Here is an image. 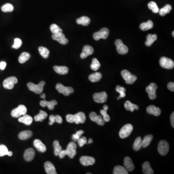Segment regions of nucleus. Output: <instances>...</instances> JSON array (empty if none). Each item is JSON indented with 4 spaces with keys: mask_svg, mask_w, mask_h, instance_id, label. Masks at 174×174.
<instances>
[{
    "mask_svg": "<svg viewBox=\"0 0 174 174\" xmlns=\"http://www.w3.org/2000/svg\"><path fill=\"white\" fill-rule=\"evenodd\" d=\"M80 162L84 166H92L95 162L94 157L87 156H84L80 158Z\"/></svg>",
    "mask_w": 174,
    "mask_h": 174,
    "instance_id": "obj_16",
    "label": "nucleus"
},
{
    "mask_svg": "<svg viewBox=\"0 0 174 174\" xmlns=\"http://www.w3.org/2000/svg\"><path fill=\"white\" fill-rule=\"evenodd\" d=\"M92 142H93V140H92V139L89 138V141H88V144H91V143H92Z\"/></svg>",
    "mask_w": 174,
    "mask_h": 174,
    "instance_id": "obj_60",
    "label": "nucleus"
},
{
    "mask_svg": "<svg viewBox=\"0 0 174 174\" xmlns=\"http://www.w3.org/2000/svg\"><path fill=\"white\" fill-rule=\"evenodd\" d=\"M153 23L152 20H149L147 22L142 23L140 24V29L143 31H146L147 30L153 28Z\"/></svg>",
    "mask_w": 174,
    "mask_h": 174,
    "instance_id": "obj_28",
    "label": "nucleus"
},
{
    "mask_svg": "<svg viewBox=\"0 0 174 174\" xmlns=\"http://www.w3.org/2000/svg\"><path fill=\"white\" fill-rule=\"evenodd\" d=\"M102 75L100 72H95L91 74L89 77V79L92 82H98L102 78Z\"/></svg>",
    "mask_w": 174,
    "mask_h": 174,
    "instance_id": "obj_31",
    "label": "nucleus"
},
{
    "mask_svg": "<svg viewBox=\"0 0 174 174\" xmlns=\"http://www.w3.org/2000/svg\"><path fill=\"white\" fill-rule=\"evenodd\" d=\"M66 120L69 123H75L77 124L85 123L86 116L83 112H79L75 115L68 114L66 117Z\"/></svg>",
    "mask_w": 174,
    "mask_h": 174,
    "instance_id": "obj_1",
    "label": "nucleus"
},
{
    "mask_svg": "<svg viewBox=\"0 0 174 174\" xmlns=\"http://www.w3.org/2000/svg\"><path fill=\"white\" fill-rule=\"evenodd\" d=\"M101 66V64L96 58H94L92 59V63L91 64V68L94 71H97L99 69Z\"/></svg>",
    "mask_w": 174,
    "mask_h": 174,
    "instance_id": "obj_45",
    "label": "nucleus"
},
{
    "mask_svg": "<svg viewBox=\"0 0 174 174\" xmlns=\"http://www.w3.org/2000/svg\"><path fill=\"white\" fill-rule=\"evenodd\" d=\"M109 30L106 28H103L99 31L94 33L93 35V37L96 41H98L101 38L106 39L109 36Z\"/></svg>",
    "mask_w": 174,
    "mask_h": 174,
    "instance_id": "obj_6",
    "label": "nucleus"
},
{
    "mask_svg": "<svg viewBox=\"0 0 174 174\" xmlns=\"http://www.w3.org/2000/svg\"><path fill=\"white\" fill-rule=\"evenodd\" d=\"M67 155V152L66 150H61V152H59V158L61 159H63L65 157V156Z\"/></svg>",
    "mask_w": 174,
    "mask_h": 174,
    "instance_id": "obj_54",
    "label": "nucleus"
},
{
    "mask_svg": "<svg viewBox=\"0 0 174 174\" xmlns=\"http://www.w3.org/2000/svg\"><path fill=\"white\" fill-rule=\"evenodd\" d=\"M160 64L163 68L171 69L174 68V62L171 59L166 57H161L160 59Z\"/></svg>",
    "mask_w": 174,
    "mask_h": 174,
    "instance_id": "obj_11",
    "label": "nucleus"
},
{
    "mask_svg": "<svg viewBox=\"0 0 174 174\" xmlns=\"http://www.w3.org/2000/svg\"><path fill=\"white\" fill-rule=\"evenodd\" d=\"M114 174H128L127 170L125 167L120 166H116L113 170Z\"/></svg>",
    "mask_w": 174,
    "mask_h": 174,
    "instance_id": "obj_39",
    "label": "nucleus"
},
{
    "mask_svg": "<svg viewBox=\"0 0 174 174\" xmlns=\"http://www.w3.org/2000/svg\"><path fill=\"white\" fill-rule=\"evenodd\" d=\"M100 113L102 116H103V119L105 122H109L110 120V117L109 115L107 113V111H105V110H101L100 111Z\"/></svg>",
    "mask_w": 174,
    "mask_h": 174,
    "instance_id": "obj_50",
    "label": "nucleus"
},
{
    "mask_svg": "<svg viewBox=\"0 0 174 174\" xmlns=\"http://www.w3.org/2000/svg\"><path fill=\"white\" fill-rule=\"evenodd\" d=\"M76 22L78 24L87 26L89 25L90 22H91V20L88 17L83 16V17H81L77 19Z\"/></svg>",
    "mask_w": 174,
    "mask_h": 174,
    "instance_id": "obj_27",
    "label": "nucleus"
},
{
    "mask_svg": "<svg viewBox=\"0 0 174 174\" xmlns=\"http://www.w3.org/2000/svg\"><path fill=\"white\" fill-rule=\"evenodd\" d=\"M0 145H1V144H0Z\"/></svg>",
    "mask_w": 174,
    "mask_h": 174,
    "instance_id": "obj_63",
    "label": "nucleus"
},
{
    "mask_svg": "<svg viewBox=\"0 0 174 174\" xmlns=\"http://www.w3.org/2000/svg\"><path fill=\"white\" fill-rule=\"evenodd\" d=\"M53 146L54 147V154L56 156H59V152L62 150V147L59 145V142L58 140L54 141Z\"/></svg>",
    "mask_w": 174,
    "mask_h": 174,
    "instance_id": "obj_46",
    "label": "nucleus"
},
{
    "mask_svg": "<svg viewBox=\"0 0 174 174\" xmlns=\"http://www.w3.org/2000/svg\"><path fill=\"white\" fill-rule=\"evenodd\" d=\"M33 136V132L31 131H24L19 133V137L20 140H27Z\"/></svg>",
    "mask_w": 174,
    "mask_h": 174,
    "instance_id": "obj_29",
    "label": "nucleus"
},
{
    "mask_svg": "<svg viewBox=\"0 0 174 174\" xmlns=\"http://www.w3.org/2000/svg\"><path fill=\"white\" fill-rule=\"evenodd\" d=\"M169 150V145L167 141L161 140L159 142L158 146L159 153L161 155L164 156L167 154Z\"/></svg>",
    "mask_w": 174,
    "mask_h": 174,
    "instance_id": "obj_8",
    "label": "nucleus"
},
{
    "mask_svg": "<svg viewBox=\"0 0 174 174\" xmlns=\"http://www.w3.org/2000/svg\"><path fill=\"white\" fill-rule=\"evenodd\" d=\"M33 119L31 116L30 115L25 114L23 115L22 117H20L19 119V122L21 123H24L27 125H30L33 122Z\"/></svg>",
    "mask_w": 174,
    "mask_h": 174,
    "instance_id": "obj_25",
    "label": "nucleus"
},
{
    "mask_svg": "<svg viewBox=\"0 0 174 174\" xmlns=\"http://www.w3.org/2000/svg\"><path fill=\"white\" fill-rule=\"evenodd\" d=\"M39 52L41 56L44 59H47L49 57L50 50L45 47H40L38 48Z\"/></svg>",
    "mask_w": 174,
    "mask_h": 174,
    "instance_id": "obj_37",
    "label": "nucleus"
},
{
    "mask_svg": "<svg viewBox=\"0 0 174 174\" xmlns=\"http://www.w3.org/2000/svg\"><path fill=\"white\" fill-rule=\"evenodd\" d=\"M78 144L79 145V147H82L84 145L86 144L87 143V139L86 137L85 136L80 138L77 141Z\"/></svg>",
    "mask_w": 174,
    "mask_h": 174,
    "instance_id": "obj_51",
    "label": "nucleus"
},
{
    "mask_svg": "<svg viewBox=\"0 0 174 174\" xmlns=\"http://www.w3.org/2000/svg\"><path fill=\"white\" fill-rule=\"evenodd\" d=\"M121 75L123 79L125 81L126 83L128 84H133L137 79V78L136 75L131 74L130 72L126 70H124L123 71H122L121 72Z\"/></svg>",
    "mask_w": 174,
    "mask_h": 174,
    "instance_id": "obj_3",
    "label": "nucleus"
},
{
    "mask_svg": "<svg viewBox=\"0 0 174 174\" xmlns=\"http://www.w3.org/2000/svg\"><path fill=\"white\" fill-rule=\"evenodd\" d=\"M158 87L154 83H150L148 86L146 87V92H147L149 95V97L151 100H154L156 98V92Z\"/></svg>",
    "mask_w": 174,
    "mask_h": 174,
    "instance_id": "obj_13",
    "label": "nucleus"
},
{
    "mask_svg": "<svg viewBox=\"0 0 174 174\" xmlns=\"http://www.w3.org/2000/svg\"><path fill=\"white\" fill-rule=\"evenodd\" d=\"M146 38H147V41L145 42V45L147 47H150L157 39V36L155 34H149L147 35Z\"/></svg>",
    "mask_w": 174,
    "mask_h": 174,
    "instance_id": "obj_30",
    "label": "nucleus"
},
{
    "mask_svg": "<svg viewBox=\"0 0 174 174\" xmlns=\"http://www.w3.org/2000/svg\"><path fill=\"white\" fill-rule=\"evenodd\" d=\"M84 133V132L83 130L78 131L75 134L72 135V138L73 140H74V141H77L80 138L81 136Z\"/></svg>",
    "mask_w": 174,
    "mask_h": 174,
    "instance_id": "obj_49",
    "label": "nucleus"
},
{
    "mask_svg": "<svg viewBox=\"0 0 174 174\" xmlns=\"http://www.w3.org/2000/svg\"><path fill=\"white\" fill-rule=\"evenodd\" d=\"M54 71L57 74L64 75L68 74L69 72V69L66 66H54L53 67Z\"/></svg>",
    "mask_w": 174,
    "mask_h": 174,
    "instance_id": "obj_26",
    "label": "nucleus"
},
{
    "mask_svg": "<svg viewBox=\"0 0 174 174\" xmlns=\"http://www.w3.org/2000/svg\"><path fill=\"white\" fill-rule=\"evenodd\" d=\"M40 97H41V98H43V99H44V100H45V94H42V95H41V96H40Z\"/></svg>",
    "mask_w": 174,
    "mask_h": 174,
    "instance_id": "obj_59",
    "label": "nucleus"
},
{
    "mask_svg": "<svg viewBox=\"0 0 174 174\" xmlns=\"http://www.w3.org/2000/svg\"><path fill=\"white\" fill-rule=\"evenodd\" d=\"M18 82L17 78L15 77H11L6 78L3 82V86L6 89H13L15 84Z\"/></svg>",
    "mask_w": 174,
    "mask_h": 174,
    "instance_id": "obj_7",
    "label": "nucleus"
},
{
    "mask_svg": "<svg viewBox=\"0 0 174 174\" xmlns=\"http://www.w3.org/2000/svg\"><path fill=\"white\" fill-rule=\"evenodd\" d=\"M30 58H31V55L30 53L26 52H24L22 53L19 57V62L20 64H24L27 61H28Z\"/></svg>",
    "mask_w": 174,
    "mask_h": 174,
    "instance_id": "obj_36",
    "label": "nucleus"
},
{
    "mask_svg": "<svg viewBox=\"0 0 174 174\" xmlns=\"http://www.w3.org/2000/svg\"><path fill=\"white\" fill-rule=\"evenodd\" d=\"M103 110H105V111H107L108 110V106H107V105H104L103 106Z\"/></svg>",
    "mask_w": 174,
    "mask_h": 174,
    "instance_id": "obj_58",
    "label": "nucleus"
},
{
    "mask_svg": "<svg viewBox=\"0 0 174 174\" xmlns=\"http://www.w3.org/2000/svg\"><path fill=\"white\" fill-rule=\"evenodd\" d=\"M143 172L145 174H152L154 173L153 170L150 166V164L148 161H146L142 165Z\"/></svg>",
    "mask_w": 174,
    "mask_h": 174,
    "instance_id": "obj_32",
    "label": "nucleus"
},
{
    "mask_svg": "<svg viewBox=\"0 0 174 174\" xmlns=\"http://www.w3.org/2000/svg\"><path fill=\"white\" fill-rule=\"evenodd\" d=\"M172 36H173V37H174V31H173L172 32Z\"/></svg>",
    "mask_w": 174,
    "mask_h": 174,
    "instance_id": "obj_62",
    "label": "nucleus"
},
{
    "mask_svg": "<svg viewBox=\"0 0 174 174\" xmlns=\"http://www.w3.org/2000/svg\"><path fill=\"white\" fill-rule=\"evenodd\" d=\"M27 111V108L24 105H20L17 108L13 109L12 111L11 116L15 118L20 117L22 115L26 114Z\"/></svg>",
    "mask_w": 174,
    "mask_h": 174,
    "instance_id": "obj_9",
    "label": "nucleus"
},
{
    "mask_svg": "<svg viewBox=\"0 0 174 174\" xmlns=\"http://www.w3.org/2000/svg\"><path fill=\"white\" fill-rule=\"evenodd\" d=\"M115 45L117 47V50L119 54L125 55L128 52V48L123 44V42L120 39L116 40L115 42Z\"/></svg>",
    "mask_w": 174,
    "mask_h": 174,
    "instance_id": "obj_10",
    "label": "nucleus"
},
{
    "mask_svg": "<svg viewBox=\"0 0 174 174\" xmlns=\"http://www.w3.org/2000/svg\"><path fill=\"white\" fill-rule=\"evenodd\" d=\"M89 118L92 121L95 122L99 125L103 126L105 124V121L103 119L102 116L97 115L95 112H91V113L89 114Z\"/></svg>",
    "mask_w": 174,
    "mask_h": 174,
    "instance_id": "obj_17",
    "label": "nucleus"
},
{
    "mask_svg": "<svg viewBox=\"0 0 174 174\" xmlns=\"http://www.w3.org/2000/svg\"><path fill=\"white\" fill-rule=\"evenodd\" d=\"M40 105L43 108H45V106H48V109L50 110H52L54 109V106L57 105V102L56 100L47 101L45 99L44 100L40 101Z\"/></svg>",
    "mask_w": 174,
    "mask_h": 174,
    "instance_id": "obj_19",
    "label": "nucleus"
},
{
    "mask_svg": "<svg viewBox=\"0 0 174 174\" xmlns=\"http://www.w3.org/2000/svg\"><path fill=\"white\" fill-rule=\"evenodd\" d=\"M6 66V63L5 61H1L0 62V69L1 70L5 69Z\"/></svg>",
    "mask_w": 174,
    "mask_h": 174,
    "instance_id": "obj_56",
    "label": "nucleus"
},
{
    "mask_svg": "<svg viewBox=\"0 0 174 174\" xmlns=\"http://www.w3.org/2000/svg\"><path fill=\"white\" fill-rule=\"evenodd\" d=\"M56 89L59 94H62L65 96H69L70 94L74 93L73 88L70 87H65L61 83L57 84L56 86Z\"/></svg>",
    "mask_w": 174,
    "mask_h": 174,
    "instance_id": "obj_5",
    "label": "nucleus"
},
{
    "mask_svg": "<svg viewBox=\"0 0 174 174\" xmlns=\"http://www.w3.org/2000/svg\"><path fill=\"white\" fill-rule=\"evenodd\" d=\"M147 111L149 114H152L155 116H159L161 113V110L160 108L153 105L148 106L147 108Z\"/></svg>",
    "mask_w": 174,
    "mask_h": 174,
    "instance_id": "obj_21",
    "label": "nucleus"
},
{
    "mask_svg": "<svg viewBox=\"0 0 174 174\" xmlns=\"http://www.w3.org/2000/svg\"><path fill=\"white\" fill-rule=\"evenodd\" d=\"M1 10L2 11L5 13L11 12L14 10V6L11 3H7L1 6Z\"/></svg>",
    "mask_w": 174,
    "mask_h": 174,
    "instance_id": "obj_41",
    "label": "nucleus"
},
{
    "mask_svg": "<svg viewBox=\"0 0 174 174\" xmlns=\"http://www.w3.org/2000/svg\"><path fill=\"white\" fill-rule=\"evenodd\" d=\"M142 139L141 137H138L135 140L133 145V148L134 150L138 151L140 150L142 147Z\"/></svg>",
    "mask_w": 174,
    "mask_h": 174,
    "instance_id": "obj_42",
    "label": "nucleus"
},
{
    "mask_svg": "<svg viewBox=\"0 0 174 174\" xmlns=\"http://www.w3.org/2000/svg\"><path fill=\"white\" fill-rule=\"evenodd\" d=\"M35 156V151L32 148L27 149L24 153V157L25 160L27 161H30L34 158Z\"/></svg>",
    "mask_w": 174,
    "mask_h": 174,
    "instance_id": "obj_22",
    "label": "nucleus"
},
{
    "mask_svg": "<svg viewBox=\"0 0 174 174\" xmlns=\"http://www.w3.org/2000/svg\"><path fill=\"white\" fill-rule=\"evenodd\" d=\"M34 145L35 147L37 149L39 152L42 153H44L46 152L47 147L39 139H36L34 142Z\"/></svg>",
    "mask_w": 174,
    "mask_h": 174,
    "instance_id": "obj_24",
    "label": "nucleus"
},
{
    "mask_svg": "<svg viewBox=\"0 0 174 174\" xmlns=\"http://www.w3.org/2000/svg\"><path fill=\"white\" fill-rule=\"evenodd\" d=\"M49 118H50V122L48 124L50 125H52L54 122H55V116L54 115H51L50 116Z\"/></svg>",
    "mask_w": 174,
    "mask_h": 174,
    "instance_id": "obj_52",
    "label": "nucleus"
},
{
    "mask_svg": "<svg viewBox=\"0 0 174 174\" xmlns=\"http://www.w3.org/2000/svg\"><path fill=\"white\" fill-rule=\"evenodd\" d=\"M63 120H62V117L59 115H57L55 116V122L61 124L62 123Z\"/></svg>",
    "mask_w": 174,
    "mask_h": 174,
    "instance_id": "obj_53",
    "label": "nucleus"
},
{
    "mask_svg": "<svg viewBox=\"0 0 174 174\" xmlns=\"http://www.w3.org/2000/svg\"><path fill=\"white\" fill-rule=\"evenodd\" d=\"M167 88L169 90L174 92V82H169L167 85Z\"/></svg>",
    "mask_w": 174,
    "mask_h": 174,
    "instance_id": "obj_55",
    "label": "nucleus"
},
{
    "mask_svg": "<svg viewBox=\"0 0 174 174\" xmlns=\"http://www.w3.org/2000/svg\"><path fill=\"white\" fill-rule=\"evenodd\" d=\"M133 130V126L131 124H127L123 126L119 132V136L121 138L128 137Z\"/></svg>",
    "mask_w": 174,
    "mask_h": 174,
    "instance_id": "obj_4",
    "label": "nucleus"
},
{
    "mask_svg": "<svg viewBox=\"0 0 174 174\" xmlns=\"http://www.w3.org/2000/svg\"><path fill=\"white\" fill-rule=\"evenodd\" d=\"M9 151L7 147L4 145H0V157L8 155Z\"/></svg>",
    "mask_w": 174,
    "mask_h": 174,
    "instance_id": "obj_47",
    "label": "nucleus"
},
{
    "mask_svg": "<svg viewBox=\"0 0 174 174\" xmlns=\"http://www.w3.org/2000/svg\"><path fill=\"white\" fill-rule=\"evenodd\" d=\"M50 30L53 34H57L59 33H62V29L56 24H51L50 27Z\"/></svg>",
    "mask_w": 174,
    "mask_h": 174,
    "instance_id": "obj_43",
    "label": "nucleus"
},
{
    "mask_svg": "<svg viewBox=\"0 0 174 174\" xmlns=\"http://www.w3.org/2000/svg\"><path fill=\"white\" fill-rule=\"evenodd\" d=\"M45 82L42 81L37 85L34 84L31 82L27 84V86L30 91L35 92L36 94H41L44 89V86L45 85Z\"/></svg>",
    "mask_w": 174,
    "mask_h": 174,
    "instance_id": "obj_2",
    "label": "nucleus"
},
{
    "mask_svg": "<svg viewBox=\"0 0 174 174\" xmlns=\"http://www.w3.org/2000/svg\"><path fill=\"white\" fill-rule=\"evenodd\" d=\"M93 98L94 101L97 103H103L107 101L108 94L105 92L95 93L94 94Z\"/></svg>",
    "mask_w": 174,
    "mask_h": 174,
    "instance_id": "obj_14",
    "label": "nucleus"
},
{
    "mask_svg": "<svg viewBox=\"0 0 174 174\" xmlns=\"http://www.w3.org/2000/svg\"><path fill=\"white\" fill-rule=\"evenodd\" d=\"M77 146L75 142H71L68 145L67 147V155H68L70 158H74L75 155L77 154Z\"/></svg>",
    "mask_w": 174,
    "mask_h": 174,
    "instance_id": "obj_12",
    "label": "nucleus"
},
{
    "mask_svg": "<svg viewBox=\"0 0 174 174\" xmlns=\"http://www.w3.org/2000/svg\"><path fill=\"white\" fill-rule=\"evenodd\" d=\"M172 10L171 6L170 4H166L165 6L163 7L159 11V13L160 16H164L166 14L170 13L171 10Z\"/></svg>",
    "mask_w": 174,
    "mask_h": 174,
    "instance_id": "obj_38",
    "label": "nucleus"
},
{
    "mask_svg": "<svg viewBox=\"0 0 174 174\" xmlns=\"http://www.w3.org/2000/svg\"><path fill=\"white\" fill-rule=\"evenodd\" d=\"M116 91L117 92H119V96L117 97V100L121 98H124L126 96V89L124 88L123 87H121L120 86H117L116 87Z\"/></svg>",
    "mask_w": 174,
    "mask_h": 174,
    "instance_id": "obj_40",
    "label": "nucleus"
},
{
    "mask_svg": "<svg viewBox=\"0 0 174 174\" xmlns=\"http://www.w3.org/2000/svg\"><path fill=\"white\" fill-rule=\"evenodd\" d=\"M94 52V50L92 47L89 45H85L83 48L82 53L80 54V58L84 59L93 54Z\"/></svg>",
    "mask_w": 174,
    "mask_h": 174,
    "instance_id": "obj_18",
    "label": "nucleus"
},
{
    "mask_svg": "<svg viewBox=\"0 0 174 174\" xmlns=\"http://www.w3.org/2000/svg\"><path fill=\"white\" fill-rule=\"evenodd\" d=\"M22 44V40L20 39L17 38L14 39V43L12 45V48L15 49H19L21 47Z\"/></svg>",
    "mask_w": 174,
    "mask_h": 174,
    "instance_id": "obj_48",
    "label": "nucleus"
},
{
    "mask_svg": "<svg viewBox=\"0 0 174 174\" xmlns=\"http://www.w3.org/2000/svg\"><path fill=\"white\" fill-rule=\"evenodd\" d=\"M48 117V114L44 111L40 110L39 113L34 117V120L36 122H43Z\"/></svg>",
    "mask_w": 174,
    "mask_h": 174,
    "instance_id": "obj_35",
    "label": "nucleus"
},
{
    "mask_svg": "<svg viewBox=\"0 0 174 174\" xmlns=\"http://www.w3.org/2000/svg\"><path fill=\"white\" fill-rule=\"evenodd\" d=\"M12 155H13V152H11V151L9 152L8 155V156H12Z\"/></svg>",
    "mask_w": 174,
    "mask_h": 174,
    "instance_id": "obj_61",
    "label": "nucleus"
},
{
    "mask_svg": "<svg viewBox=\"0 0 174 174\" xmlns=\"http://www.w3.org/2000/svg\"><path fill=\"white\" fill-rule=\"evenodd\" d=\"M153 136L152 135H149L145 136L142 141V147L145 148L147 147L150 144V142L153 139Z\"/></svg>",
    "mask_w": 174,
    "mask_h": 174,
    "instance_id": "obj_34",
    "label": "nucleus"
},
{
    "mask_svg": "<svg viewBox=\"0 0 174 174\" xmlns=\"http://www.w3.org/2000/svg\"><path fill=\"white\" fill-rule=\"evenodd\" d=\"M46 173L48 174H57L56 168L54 165L50 161L45 162L44 165Z\"/></svg>",
    "mask_w": 174,
    "mask_h": 174,
    "instance_id": "obj_23",
    "label": "nucleus"
},
{
    "mask_svg": "<svg viewBox=\"0 0 174 174\" xmlns=\"http://www.w3.org/2000/svg\"><path fill=\"white\" fill-rule=\"evenodd\" d=\"M147 6H148L150 10H152V11L153 12V13H158L159 8L158 6H157L156 3L154 1H150L148 3Z\"/></svg>",
    "mask_w": 174,
    "mask_h": 174,
    "instance_id": "obj_44",
    "label": "nucleus"
},
{
    "mask_svg": "<svg viewBox=\"0 0 174 174\" xmlns=\"http://www.w3.org/2000/svg\"><path fill=\"white\" fill-rule=\"evenodd\" d=\"M124 108L127 111H131V112H133L135 109L138 110L139 107L137 105L132 103L130 101H127L124 103Z\"/></svg>",
    "mask_w": 174,
    "mask_h": 174,
    "instance_id": "obj_33",
    "label": "nucleus"
},
{
    "mask_svg": "<svg viewBox=\"0 0 174 174\" xmlns=\"http://www.w3.org/2000/svg\"><path fill=\"white\" fill-rule=\"evenodd\" d=\"M170 120H171V123L172 126L173 128L174 127V113L173 112L170 117Z\"/></svg>",
    "mask_w": 174,
    "mask_h": 174,
    "instance_id": "obj_57",
    "label": "nucleus"
},
{
    "mask_svg": "<svg viewBox=\"0 0 174 174\" xmlns=\"http://www.w3.org/2000/svg\"><path fill=\"white\" fill-rule=\"evenodd\" d=\"M124 166L128 171L132 172L135 169V166L132 159L129 157H126L124 160Z\"/></svg>",
    "mask_w": 174,
    "mask_h": 174,
    "instance_id": "obj_20",
    "label": "nucleus"
},
{
    "mask_svg": "<svg viewBox=\"0 0 174 174\" xmlns=\"http://www.w3.org/2000/svg\"><path fill=\"white\" fill-rule=\"evenodd\" d=\"M52 38L63 45H65L68 44V40L65 38V35L62 33H59L57 34H53Z\"/></svg>",
    "mask_w": 174,
    "mask_h": 174,
    "instance_id": "obj_15",
    "label": "nucleus"
}]
</instances>
